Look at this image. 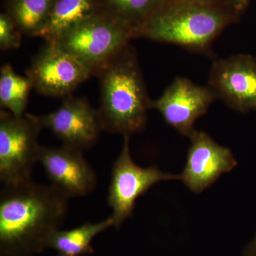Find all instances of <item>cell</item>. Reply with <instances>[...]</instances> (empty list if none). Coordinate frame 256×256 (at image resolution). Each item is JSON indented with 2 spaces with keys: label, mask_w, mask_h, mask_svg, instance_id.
<instances>
[{
  "label": "cell",
  "mask_w": 256,
  "mask_h": 256,
  "mask_svg": "<svg viewBox=\"0 0 256 256\" xmlns=\"http://www.w3.org/2000/svg\"><path fill=\"white\" fill-rule=\"evenodd\" d=\"M69 198L53 185L33 181L0 192V256H34L48 248L68 212Z\"/></svg>",
  "instance_id": "obj_1"
},
{
  "label": "cell",
  "mask_w": 256,
  "mask_h": 256,
  "mask_svg": "<svg viewBox=\"0 0 256 256\" xmlns=\"http://www.w3.org/2000/svg\"><path fill=\"white\" fill-rule=\"evenodd\" d=\"M100 80L99 117L102 130L131 137L146 130L152 108L137 54L128 46L97 74Z\"/></svg>",
  "instance_id": "obj_2"
},
{
  "label": "cell",
  "mask_w": 256,
  "mask_h": 256,
  "mask_svg": "<svg viewBox=\"0 0 256 256\" xmlns=\"http://www.w3.org/2000/svg\"><path fill=\"white\" fill-rule=\"evenodd\" d=\"M236 21L220 4L170 0L144 24L139 37L210 54L215 40Z\"/></svg>",
  "instance_id": "obj_3"
},
{
  "label": "cell",
  "mask_w": 256,
  "mask_h": 256,
  "mask_svg": "<svg viewBox=\"0 0 256 256\" xmlns=\"http://www.w3.org/2000/svg\"><path fill=\"white\" fill-rule=\"evenodd\" d=\"M136 38L114 18L98 12L72 28L54 44L76 56L94 70L104 68Z\"/></svg>",
  "instance_id": "obj_4"
},
{
  "label": "cell",
  "mask_w": 256,
  "mask_h": 256,
  "mask_svg": "<svg viewBox=\"0 0 256 256\" xmlns=\"http://www.w3.org/2000/svg\"><path fill=\"white\" fill-rule=\"evenodd\" d=\"M31 114L14 117L0 114V181L3 185L18 184L32 180V171L40 162L42 130Z\"/></svg>",
  "instance_id": "obj_5"
},
{
  "label": "cell",
  "mask_w": 256,
  "mask_h": 256,
  "mask_svg": "<svg viewBox=\"0 0 256 256\" xmlns=\"http://www.w3.org/2000/svg\"><path fill=\"white\" fill-rule=\"evenodd\" d=\"M130 137H124L120 154L112 166L108 204L112 208L114 227L120 228L134 214L136 202L156 184L180 180V175L163 172L156 166L141 168L133 161Z\"/></svg>",
  "instance_id": "obj_6"
},
{
  "label": "cell",
  "mask_w": 256,
  "mask_h": 256,
  "mask_svg": "<svg viewBox=\"0 0 256 256\" xmlns=\"http://www.w3.org/2000/svg\"><path fill=\"white\" fill-rule=\"evenodd\" d=\"M94 75V70L76 56L50 43L34 58L26 72L34 88L52 98L70 96Z\"/></svg>",
  "instance_id": "obj_7"
},
{
  "label": "cell",
  "mask_w": 256,
  "mask_h": 256,
  "mask_svg": "<svg viewBox=\"0 0 256 256\" xmlns=\"http://www.w3.org/2000/svg\"><path fill=\"white\" fill-rule=\"evenodd\" d=\"M216 100L218 98L208 86L198 85L188 78L178 77L160 98L152 101V108L161 114L168 126L190 138L196 131L197 120L206 114Z\"/></svg>",
  "instance_id": "obj_8"
},
{
  "label": "cell",
  "mask_w": 256,
  "mask_h": 256,
  "mask_svg": "<svg viewBox=\"0 0 256 256\" xmlns=\"http://www.w3.org/2000/svg\"><path fill=\"white\" fill-rule=\"evenodd\" d=\"M208 86L232 110L256 112V57L242 54L215 60Z\"/></svg>",
  "instance_id": "obj_9"
},
{
  "label": "cell",
  "mask_w": 256,
  "mask_h": 256,
  "mask_svg": "<svg viewBox=\"0 0 256 256\" xmlns=\"http://www.w3.org/2000/svg\"><path fill=\"white\" fill-rule=\"evenodd\" d=\"M32 116L43 129L52 131L64 146L82 151L94 146L102 130L98 110L80 98L68 96L54 112Z\"/></svg>",
  "instance_id": "obj_10"
},
{
  "label": "cell",
  "mask_w": 256,
  "mask_h": 256,
  "mask_svg": "<svg viewBox=\"0 0 256 256\" xmlns=\"http://www.w3.org/2000/svg\"><path fill=\"white\" fill-rule=\"evenodd\" d=\"M191 146L180 180L194 193L200 194L224 174L238 165L233 152L220 146L207 133L195 131L190 138Z\"/></svg>",
  "instance_id": "obj_11"
},
{
  "label": "cell",
  "mask_w": 256,
  "mask_h": 256,
  "mask_svg": "<svg viewBox=\"0 0 256 256\" xmlns=\"http://www.w3.org/2000/svg\"><path fill=\"white\" fill-rule=\"evenodd\" d=\"M84 151L67 146H42L41 163L50 184L68 198L86 196L97 186V178Z\"/></svg>",
  "instance_id": "obj_12"
},
{
  "label": "cell",
  "mask_w": 256,
  "mask_h": 256,
  "mask_svg": "<svg viewBox=\"0 0 256 256\" xmlns=\"http://www.w3.org/2000/svg\"><path fill=\"white\" fill-rule=\"evenodd\" d=\"M98 13L96 0H57L40 37L54 43L82 22Z\"/></svg>",
  "instance_id": "obj_13"
},
{
  "label": "cell",
  "mask_w": 256,
  "mask_h": 256,
  "mask_svg": "<svg viewBox=\"0 0 256 256\" xmlns=\"http://www.w3.org/2000/svg\"><path fill=\"white\" fill-rule=\"evenodd\" d=\"M114 227L112 217L98 223H86L70 230L58 229L48 242V248H52L63 256H87L94 254L92 242L99 234Z\"/></svg>",
  "instance_id": "obj_14"
},
{
  "label": "cell",
  "mask_w": 256,
  "mask_h": 256,
  "mask_svg": "<svg viewBox=\"0 0 256 256\" xmlns=\"http://www.w3.org/2000/svg\"><path fill=\"white\" fill-rule=\"evenodd\" d=\"M170 0H104L109 11L105 14L132 32L136 38L144 24Z\"/></svg>",
  "instance_id": "obj_15"
},
{
  "label": "cell",
  "mask_w": 256,
  "mask_h": 256,
  "mask_svg": "<svg viewBox=\"0 0 256 256\" xmlns=\"http://www.w3.org/2000/svg\"><path fill=\"white\" fill-rule=\"evenodd\" d=\"M33 84L28 77L16 74L10 64L0 72V106L14 117H23Z\"/></svg>",
  "instance_id": "obj_16"
},
{
  "label": "cell",
  "mask_w": 256,
  "mask_h": 256,
  "mask_svg": "<svg viewBox=\"0 0 256 256\" xmlns=\"http://www.w3.org/2000/svg\"><path fill=\"white\" fill-rule=\"evenodd\" d=\"M57 0H11L10 15L24 34L40 36Z\"/></svg>",
  "instance_id": "obj_17"
},
{
  "label": "cell",
  "mask_w": 256,
  "mask_h": 256,
  "mask_svg": "<svg viewBox=\"0 0 256 256\" xmlns=\"http://www.w3.org/2000/svg\"><path fill=\"white\" fill-rule=\"evenodd\" d=\"M22 32L11 15H0V48L3 52L21 46Z\"/></svg>",
  "instance_id": "obj_18"
},
{
  "label": "cell",
  "mask_w": 256,
  "mask_h": 256,
  "mask_svg": "<svg viewBox=\"0 0 256 256\" xmlns=\"http://www.w3.org/2000/svg\"><path fill=\"white\" fill-rule=\"evenodd\" d=\"M220 2L237 20L246 11L252 0H220Z\"/></svg>",
  "instance_id": "obj_19"
},
{
  "label": "cell",
  "mask_w": 256,
  "mask_h": 256,
  "mask_svg": "<svg viewBox=\"0 0 256 256\" xmlns=\"http://www.w3.org/2000/svg\"><path fill=\"white\" fill-rule=\"evenodd\" d=\"M170 1L178 2H194L206 3V4H220V0H170Z\"/></svg>",
  "instance_id": "obj_20"
},
{
  "label": "cell",
  "mask_w": 256,
  "mask_h": 256,
  "mask_svg": "<svg viewBox=\"0 0 256 256\" xmlns=\"http://www.w3.org/2000/svg\"><path fill=\"white\" fill-rule=\"evenodd\" d=\"M245 256H256V236L252 244L248 246Z\"/></svg>",
  "instance_id": "obj_21"
},
{
  "label": "cell",
  "mask_w": 256,
  "mask_h": 256,
  "mask_svg": "<svg viewBox=\"0 0 256 256\" xmlns=\"http://www.w3.org/2000/svg\"><path fill=\"white\" fill-rule=\"evenodd\" d=\"M58 256H60V255H58Z\"/></svg>",
  "instance_id": "obj_22"
}]
</instances>
